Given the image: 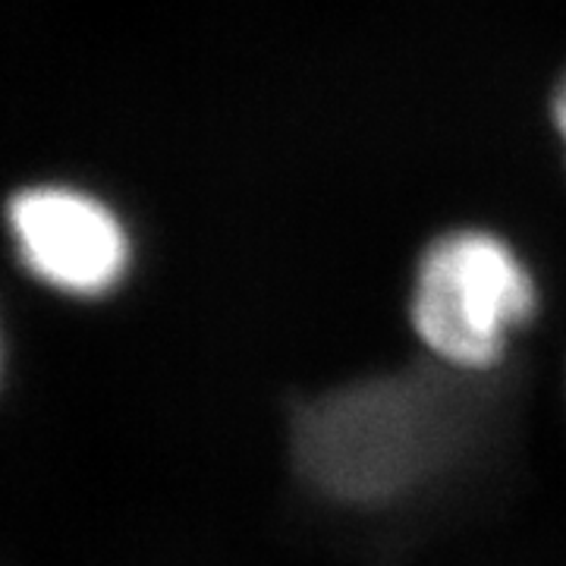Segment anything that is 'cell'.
<instances>
[{
    "mask_svg": "<svg viewBox=\"0 0 566 566\" xmlns=\"http://www.w3.org/2000/svg\"><path fill=\"white\" fill-rule=\"evenodd\" d=\"M453 387L441 375H371L305 400L290 453L308 491L349 510H381L422 491L460 438Z\"/></svg>",
    "mask_w": 566,
    "mask_h": 566,
    "instance_id": "6da1fadb",
    "label": "cell"
},
{
    "mask_svg": "<svg viewBox=\"0 0 566 566\" xmlns=\"http://www.w3.org/2000/svg\"><path fill=\"white\" fill-rule=\"evenodd\" d=\"M535 315V283L510 245L479 227L424 245L409 290V324L431 359L457 375H485Z\"/></svg>",
    "mask_w": 566,
    "mask_h": 566,
    "instance_id": "7a4b0ae2",
    "label": "cell"
},
{
    "mask_svg": "<svg viewBox=\"0 0 566 566\" xmlns=\"http://www.w3.org/2000/svg\"><path fill=\"white\" fill-rule=\"evenodd\" d=\"M7 227L22 268L76 300L117 290L129 268L120 218L95 196L70 186H25L7 202Z\"/></svg>",
    "mask_w": 566,
    "mask_h": 566,
    "instance_id": "3957f363",
    "label": "cell"
},
{
    "mask_svg": "<svg viewBox=\"0 0 566 566\" xmlns=\"http://www.w3.org/2000/svg\"><path fill=\"white\" fill-rule=\"evenodd\" d=\"M551 117H554V126H557V133H560V142H564V148H566V73L560 76V82H557V88H554Z\"/></svg>",
    "mask_w": 566,
    "mask_h": 566,
    "instance_id": "277c9868",
    "label": "cell"
}]
</instances>
